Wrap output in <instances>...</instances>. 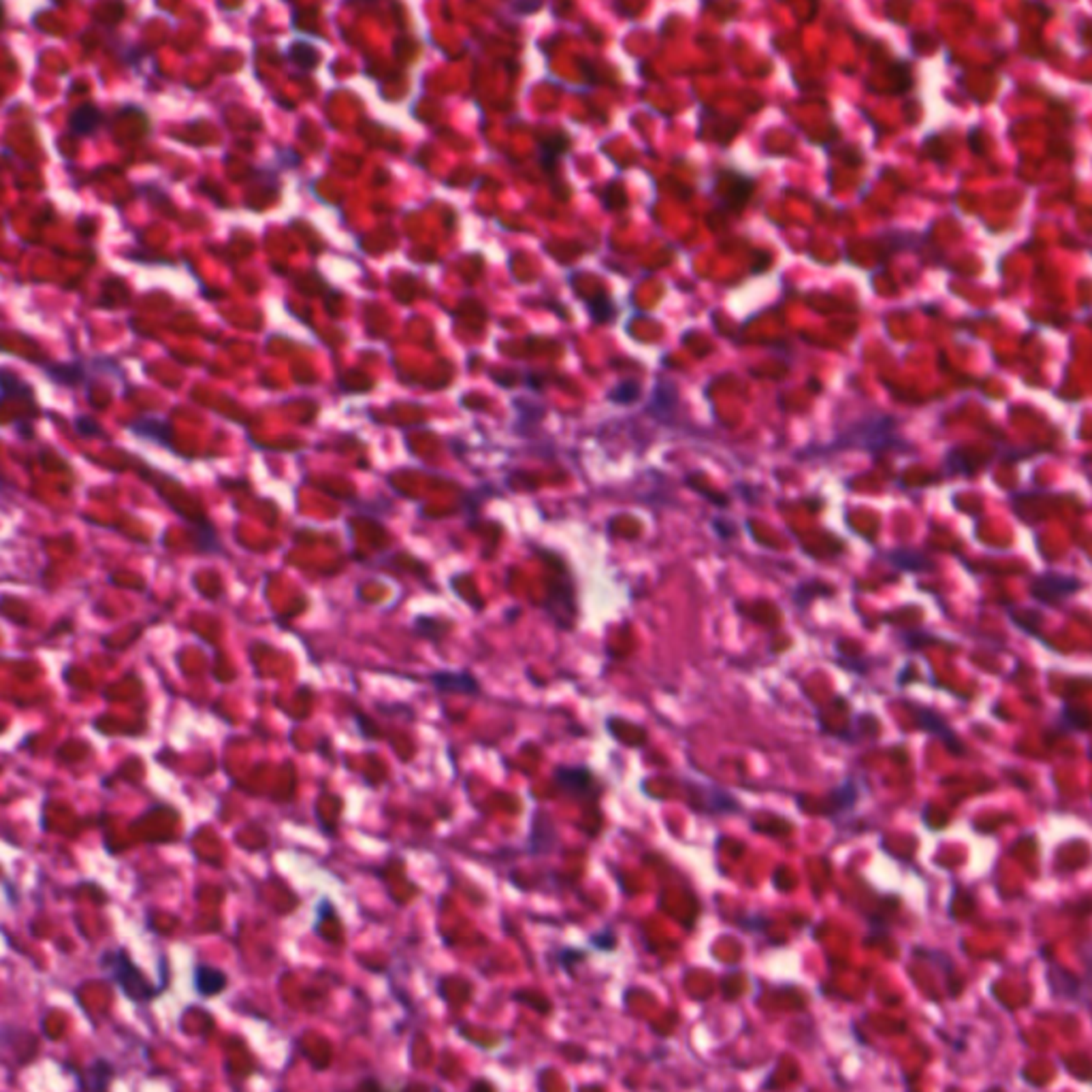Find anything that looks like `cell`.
Wrapping results in <instances>:
<instances>
[{
  "label": "cell",
  "instance_id": "cell-1",
  "mask_svg": "<svg viewBox=\"0 0 1092 1092\" xmlns=\"http://www.w3.org/2000/svg\"><path fill=\"white\" fill-rule=\"evenodd\" d=\"M99 966L109 982L135 1005H148L162 993V988L154 984L144 969L133 962L131 953L122 945L103 949L99 956Z\"/></svg>",
  "mask_w": 1092,
  "mask_h": 1092
},
{
  "label": "cell",
  "instance_id": "cell-2",
  "mask_svg": "<svg viewBox=\"0 0 1092 1092\" xmlns=\"http://www.w3.org/2000/svg\"><path fill=\"white\" fill-rule=\"evenodd\" d=\"M553 785L559 794L574 801L580 806H591L600 813V801L604 796V784L587 764H559L553 771Z\"/></svg>",
  "mask_w": 1092,
  "mask_h": 1092
},
{
  "label": "cell",
  "instance_id": "cell-3",
  "mask_svg": "<svg viewBox=\"0 0 1092 1092\" xmlns=\"http://www.w3.org/2000/svg\"><path fill=\"white\" fill-rule=\"evenodd\" d=\"M427 679L440 696L478 698L483 693V685L472 670H435Z\"/></svg>",
  "mask_w": 1092,
  "mask_h": 1092
},
{
  "label": "cell",
  "instance_id": "cell-4",
  "mask_svg": "<svg viewBox=\"0 0 1092 1092\" xmlns=\"http://www.w3.org/2000/svg\"><path fill=\"white\" fill-rule=\"evenodd\" d=\"M557 845V828L553 826V819L542 806L534 809L531 813V828L529 839H527V852L529 856H549L553 847Z\"/></svg>",
  "mask_w": 1092,
  "mask_h": 1092
},
{
  "label": "cell",
  "instance_id": "cell-5",
  "mask_svg": "<svg viewBox=\"0 0 1092 1092\" xmlns=\"http://www.w3.org/2000/svg\"><path fill=\"white\" fill-rule=\"evenodd\" d=\"M1079 587H1082V583H1079L1078 579H1073V576L1048 572V574L1039 576V579L1033 583L1031 593L1037 597V600L1044 602V604H1056V602L1073 596Z\"/></svg>",
  "mask_w": 1092,
  "mask_h": 1092
},
{
  "label": "cell",
  "instance_id": "cell-6",
  "mask_svg": "<svg viewBox=\"0 0 1092 1092\" xmlns=\"http://www.w3.org/2000/svg\"><path fill=\"white\" fill-rule=\"evenodd\" d=\"M909 709H911V713H914V717H915V721H918V726L922 727L924 732H928V734H932V736H936V738H941V743H943L945 747H948L952 753H965V744H962L960 740H958V736L953 734L952 727L948 726V721H945V719L941 717L939 713H935V710L928 709V706L909 704Z\"/></svg>",
  "mask_w": 1092,
  "mask_h": 1092
},
{
  "label": "cell",
  "instance_id": "cell-7",
  "mask_svg": "<svg viewBox=\"0 0 1092 1092\" xmlns=\"http://www.w3.org/2000/svg\"><path fill=\"white\" fill-rule=\"evenodd\" d=\"M192 988H195V993L201 999L220 997L229 988L227 970L220 969V966L207 965V962H201V965H196L192 969Z\"/></svg>",
  "mask_w": 1092,
  "mask_h": 1092
},
{
  "label": "cell",
  "instance_id": "cell-8",
  "mask_svg": "<svg viewBox=\"0 0 1092 1092\" xmlns=\"http://www.w3.org/2000/svg\"><path fill=\"white\" fill-rule=\"evenodd\" d=\"M69 1071L77 1079V1086L82 1090H107L116 1078V1067L107 1058H94L83 1069L71 1065Z\"/></svg>",
  "mask_w": 1092,
  "mask_h": 1092
},
{
  "label": "cell",
  "instance_id": "cell-9",
  "mask_svg": "<svg viewBox=\"0 0 1092 1092\" xmlns=\"http://www.w3.org/2000/svg\"><path fill=\"white\" fill-rule=\"evenodd\" d=\"M857 801H860V785H857V781L853 779V777H847L839 788L828 792V802H826L828 806L822 811V815H826L828 819L836 822V819L843 818V815L852 813V811L856 809Z\"/></svg>",
  "mask_w": 1092,
  "mask_h": 1092
},
{
  "label": "cell",
  "instance_id": "cell-10",
  "mask_svg": "<svg viewBox=\"0 0 1092 1092\" xmlns=\"http://www.w3.org/2000/svg\"><path fill=\"white\" fill-rule=\"evenodd\" d=\"M698 789L702 792V798H692L689 802H692V806H696L698 802H702L704 806L700 809V813L713 815V818H717V815L740 813L738 801H736L727 789L715 788V785H698Z\"/></svg>",
  "mask_w": 1092,
  "mask_h": 1092
},
{
  "label": "cell",
  "instance_id": "cell-11",
  "mask_svg": "<svg viewBox=\"0 0 1092 1092\" xmlns=\"http://www.w3.org/2000/svg\"><path fill=\"white\" fill-rule=\"evenodd\" d=\"M100 124H103V111L92 103H83L71 111L66 127H69V133L73 137H88L94 135L100 128Z\"/></svg>",
  "mask_w": 1092,
  "mask_h": 1092
},
{
  "label": "cell",
  "instance_id": "cell-12",
  "mask_svg": "<svg viewBox=\"0 0 1092 1092\" xmlns=\"http://www.w3.org/2000/svg\"><path fill=\"white\" fill-rule=\"evenodd\" d=\"M414 634L421 638L431 640V642H440L450 630V621H444L440 617H431V614H418L412 623Z\"/></svg>",
  "mask_w": 1092,
  "mask_h": 1092
},
{
  "label": "cell",
  "instance_id": "cell-13",
  "mask_svg": "<svg viewBox=\"0 0 1092 1092\" xmlns=\"http://www.w3.org/2000/svg\"><path fill=\"white\" fill-rule=\"evenodd\" d=\"M128 429L139 438H150V440H156L158 444L171 446V427L158 418H141V421L128 425Z\"/></svg>",
  "mask_w": 1092,
  "mask_h": 1092
},
{
  "label": "cell",
  "instance_id": "cell-14",
  "mask_svg": "<svg viewBox=\"0 0 1092 1092\" xmlns=\"http://www.w3.org/2000/svg\"><path fill=\"white\" fill-rule=\"evenodd\" d=\"M14 397L18 399H32V388L28 387L26 382L18 378V376L11 374L9 370L3 371V404H9Z\"/></svg>",
  "mask_w": 1092,
  "mask_h": 1092
},
{
  "label": "cell",
  "instance_id": "cell-15",
  "mask_svg": "<svg viewBox=\"0 0 1092 1092\" xmlns=\"http://www.w3.org/2000/svg\"><path fill=\"white\" fill-rule=\"evenodd\" d=\"M48 376L58 384H65V387H77L79 380H82V370L79 365H54L52 370H48Z\"/></svg>",
  "mask_w": 1092,
  "mask_h": 1092
},
{
  "label": "cell",
  "instance_id": "cell-16",
  "mask_svg": "<svg viewBox=\"0 0 1092 1092\" xmlns=\"http://www.w3.org/2000/svg\"><path fill=\"white\" fill-rule=\"evenodd\" d=\"M288 58H291V60L295 62L297 66H301V69H305V71H312L314 66L318 65L316 49L309 48V45H303V43L292 45L291 54H288Z\"/></svg>",
  "mask_w": 1092,
  "mask_h": 1092
},
{
  "label": "cell",
  "instance_id": "cell-17",
  "mask_svg": "<svg viewBox=\"0 0 1092 1092\" xmlns=\"http://www.w3.org/2000/svg\"><path fill=\"white\" fill-rule=\"evenodd\" d=\"M585 960H587L585 952H583V949H576V948H563L562 952H559V956H557L559 966H562L563 970H568L570 975H574V970H576L574 962H585Z\"/></svg>",
  "mask_w": 1092,
  "mask_h": 1092
},
{
  "label": "cell",
  "instance_id": "cell-18",
  "mask_svg": "<svg viewBox=\"0 0 1092 1092\" xmlns=\"http://www.w3.org/2000/svg\"><path fill=\"white\" fill-rule=\"evenodd\" d=\"M354 719H357L359 734H361L363 738H367V740H376V738H380V734H378V726H376V723H371L370 719H367V715H363L361 710H354Z\"/></svg>",
  "mask_w": 1092,
  "mask_h": 1092
},
{
  "label": "cell",
  "instance_id": "cell-19",
  "mask_svg": "<svg viewBox=\"0 0 1092 1092\" xmlns=\"http://www.w3.org/2000/svg\"><path fill=\"white\" fill-rule=\"evenodd\" d=\"M75 429H77L79 435H88V438H94V435H100V425L96 421H92L90 416H77L75 421Z\"/></svg>",
  "mask_w": 1092,
  "mask_h": 1092
},
{
  "label": "cell",
  "instance_id": "cell-20",
  "mask_svg": "<svg viewBox=\"0 0 1092 1092\" xmlns=\"http://www.w3.org/2000/svg\"><path fill=\"white\" fill-rule=\"evenodd\" d=\"M357 1088L359 1090H367V1088H371V1090H382V1084H380L378 1079H363V1082H359Z\"/></svg>",
  "mask_w": 1092,
  "mask_h": 1092
},
{
  "label": "cell",
  "instance_id": "cell-21",
  "mask_svg": "<svg viewBox=\"0 0 1092 1092\" xmlns=\"http://www.w3.org/2000/svg\"><path fill=\"white\" fill-rule=\"evenodd\" d=\"M363 3H371V0H363Z\"/></svg>",
  "mask_w": 1092,
  "mask_h": 1092
}]
</instances>
